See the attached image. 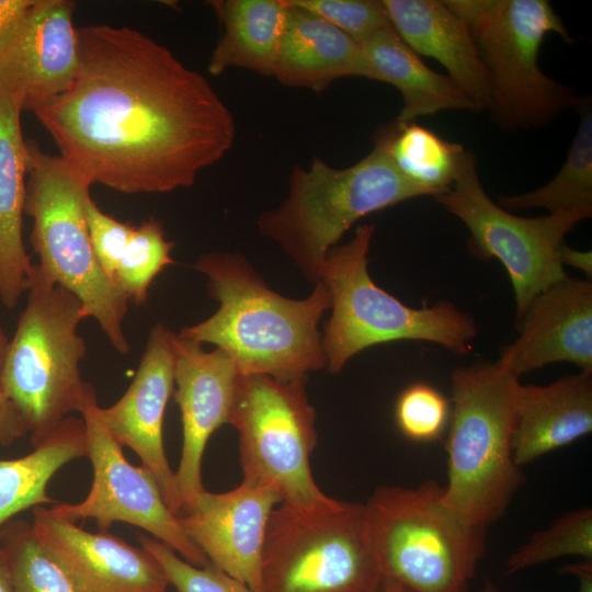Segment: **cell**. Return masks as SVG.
Returning a JSON list of instances; mask_svg holds the SVG:
<instances>
[{"mask_svg": "<svg viewBox=\"0 0 592 592\" xmlns=\"http://www.w3.org/2000/svg\"><path fill=\"white\" fill-rule=\"evenodd\" d=\"M70 87L33 114L90 185L123 194L192 186L236 139L235 117L200 72L128 26L78 29Z\"/></svg>", "mask_w": 592, "mask_h": 592, "instance_id": "6da1fadb", "label": "cell"}, {"mask_svg": "<svg viewBox=\"0 0 592 592\" xmlns=\"http://www.w3.org/2000/svg\"><path fill=\"white\" fill-rule=\"evenodd\" d=\"M194 267L206 276L208 294L219 307L182 328L180 337L225 351L240 375L306 379L327 367L318 326L330 309V294L321 281L306 298L292 299L269 288L240 253L207 252Z\"/></svg>", "mask_w": 592, "mask_h": 592, "instance_id": "7a4b0ae2", "label": "cell"}, {"mask_svg": "<svg viewBox=\"0 0 592 592\" xmlns=\"http://www.w3.org/2000/svg\"><path fill=\"white\" fill-rule=\"evenodd\" d=\"M519 378L497 363L452 374L453 410L443 501L470 525L487 530L524 482L512 451Z\"/></svg>", "mask_w": 592, "mask_h": 592, "instance_id": "3957f363", "label": "cell"}, {"mask_svg": "<svg viewBox=\"0 0 592 592\" xmlns=\"http://www.w3.org/2000/svg\"><path fill=\"white\" fill-rule=\"evenodd\" d=\"M428 195L394 166L383 143L354 164L337 169L319 158L308 168L295 164L288 193L257 221L305 280L315 284L327 253L362 217L400 202Z\"/></svg>", "mask_w": 592, "mask_h": 592, "instance_id": "277c9868", "label": "cell"}, {"mask_svg": "<svg viewBox=\"0 0 592 592\" xmlns=\"http://www.w3.org/2000/svg\"><path fill=\"white\" fill-rule=\"evenodd\" d=\"M26 293L0 377L35 446L70 413H81L94 388L83 382L79 368L87 353L78 332L84 319L79 298L41 275L35 265Z\"/></svg>", "mask_w": 592, "mask_h": 592, "instance_id": "5b68a950", "label": "cell"}, {"mask_svg": "<svg viewBox=\"0 0 592 592\" xmlns=\"http://www.w3.org/2000/svg\"><path fill=\"white\" fill-rule=\"evenodd\" d=\"M467 25L486 68L493 121L505 130L551 123L581 98L546 76L538 54L548 34L571 37L546 0H447Z\"/></svg>", "mask_w": 592, "mask_h": 592, "instance_id": "8992f818", "label": "cell"}, {"mask_svg": "<svg viewBox=\"0 0 592 592\" xmlns=\"http://www.w3.org/2000/svg\"><path fill=\"white\" fill-rule=\"evenodd\" d=\"M373 234L374 225L358 226L349 242L329 250L320 271L330 294L331 316L321 333L328 371L338 374L358 352L390 341H428L456 354L470 352L477 335L470 315L448 301L411 308L373 282L367 269Z\"/></svg>", "mask_w": 592, "mask_h": 592, "instance_id": "52a82bcc", "label": "cell"}, {"mask_svg": "<svg viewBox=\"0 0 592 592\" xmlns=\"http://www.w3.org/2000/svg\"><path fill=\"white\" fill-rule=\"evenodd\" d=\"M443 486H380L365 503L383 580L410 592H468L486 551V530L443 501Z\"/></svg>", "mask_w": 592, "mask_h": 592, "instance_id": "ba28073f", "label": "cell"}, {"mask_svg": "<svg viewBox=\"0 0 592 592\" xmlns=\"http://www.w3.org/2000/svg\"><path fill=\"white\" fill-rule=\"evenodd\" d=\"M91 185L60 157L27 141L24 213L33 219L30 236L39 258L36 271L76 295L84 319L93 318L121 354L130 351L123 331L128 301L102 271L84 219Z\"/></svg>", "mask_w": 592, "mask_h": 592, "instance_id": "9c48e42d", "label": "cell"}, {"mask_svg": "<svg viewBox=\"0 0 592 592\" xmlns=\"http://www.w3.org/2000/svg\"><path fill=\"white\" fill-rule=\"evenodd\" d=\"M383 576L364 503L298 511L281 504L269 519L260 592H382Z\"/></svg>", "mask_w": 592, "mask_h": 592, "instance_id": "30bf717a", "label": "cell"}, {"mask_svg": "<svg viewBox=\"0 0 592 592\" xmlns=\"http://www.w3.org/2000/svg\"><path fill=\"white\" fill-rule=\"evenodd\" d=\"M305 384L306 379L240 375L228 423L239 433L242 482L272 488L291 509L316 511L338 500L318 487L310 469L316 411Z\"/></svg>", "mask_w": 592, "mask_h": 592, "instance_id": "8fae6325", "label": "cell"}, {"mask_svg": "<svg viewBox=\"0 0 592 592\" xmlns=\"http://www.w3.org/2000/svg\"><path fill=\"white\" fill-rule=\"evenodd\" d=\"M469 230L473 251L506 270L520 318L531 301L567 277L559 251L565 236L589 216L578 210L526 218L496 204L482 187L475 157L465 151L454 183L435 196Z\"/></svg>", "mask_w": 592, "mask_h": 592, "instance_id": "7c38bea8", "label": "cell"}, {"mask_svg": "<svg viewBox=\"0 0 592 592\" xmlns=\"http://www.w3.org/2000/svg\"><path fill=\"white\" fill-rule=\"evenodd\" d=\"M93 390L81 411L93 480L79 503H55L57 514L77 522L93 519L100 532L107 533L115 522L140 527L166 544L187 562L206 567L210 562L187 536L179 517L166 503L152 474L143 465H132L119 445L95 414Z\"/></svg>", "mask_w": 592, "mask_h": 592, "instance_id": "4fadbf2b", "label": "cell"}, {"mask_svg": "<svg viewBox=\"0 0 592 592\" xmlns=\"http://www.w3.org/2000/svg\"><path fill=\"white\" fill-rule=\"evenodd\" d=\"M69 0H33L0 37V87L21 111L34 112L65 92L80 61Z\"/></svg>", "mask_w": 592, "mask_h": 592, "instance_id": "5bb4252c", "label": "cell"}, {"mask_svg": "<svg viewBox=\"0 0 592 592\" xmlns=\"http://www.w3.org/2000/svg\"><path fill=\"white\" fill-rule=\"evenodd\" d=\"M172 345L173 395L183 431L181 457L174 471L182 513L205 491L202 482L204 451L212 434L229 422L240 374L232 358L218 348L206 351L202 343L178 333H173Z\"/></svg>", "mask_w": 592, "mask_h": 592, "instance_id": "9a60e30c", "label": "cell"}, {"mask_svg": "<svg viewBox=\"0 0 592 592\" xmlns=\"http://www.w3.org/2000/svg\"><path fill=\"white\" fill-rule=\"evenodd\" d=\"M173 333L162 322L151 328L129 387L112 406L96 405L95 414L119 445L138 455L157 480L166 503L178 515L181 500L163 444L166 407L174 392Z\"/></svg>", "mask_w": 592, "mask_h": 592, "instance_id": "2e32d148", "label": "cell"}, {"mask_svg": "<svg viewBox=\"0 0 592 592\" xmlns=\"http://www.w3.org/2000/svg\"><path fill=\"white\" fill-rule=\"evenodd\" d=\"M33 534L77 592H168V578L143 547L92 533L52 508H33Z\"/></svg>", "mask_w": 592, "mask_h": 592, "instance_id": "e0dca14e", "label": "cell"}, {"mask_svg": "<svg viewBox=\"0 0 592 592\" xmlns=\"http://www.w3.org/2000/svg\"><path fill=\"white\" fill-rule=\"evenodd\" d=\"M281 504L270 487L241 483L227 492L204 491L178 515L187 536L217 569L260 592L261 557L267 522Z\"/></svg>", "mask_w": 592, "mask_h": 592, "instance_id": "ac0fdd59", "label": "cell"}, {"mask_svg": "<svg viewBox=\"0 0 592 592\" xmlns=\"http://www.w3.org/2000/svg\"><path fill=\"white\" fill-rule=\"evenodd\" d=\"M519 337L497 364L521 375L554 362L592 373V283L565 277L539 293L515 319Z\"/></svg>", "mask_w": 592, "mask_h": 592, "instance_id": "d6986e66", "label": "cell"}, {"mask_svg": "<svg viewBox=\"0 0 592 592\" xmlns=\"http://www.w3.org/2000/svg\"><path fill=\"white\" fill-rule=\"evenodd\" d=\"M592 431V373L519 386L512 435L516 466L528 465Z\"/></svg>", "mask_w": 592, "mask_h": 592, "instance_id": "ffe728a7", "label": "cell"}, {"mask_svg": "<svg viewBox=\"0 0 592 592\" xmlns=\"http://www.w3.org/2000/svg\"><path fill=\"white\" fill-rule=\"evenodd\" d=\"M390 23L417 54L435 59L482 110L490 90L486 68L464 21L445 1L383 0Z\"/></svg>", "mask_w": 592, "mask_h": 592, "instance_id": "44dd1931", "label": "cell"}, {"mask_svg": "<svg viewBox=\"0 0 592 592\" xmlns=\"http://www.w3.org/2000/svg\"><path fill=\"white\" fill-rule=\"evenodd\" d=\"M288 5L273 77L316 92L344 77H367L362 47L323 19Z\"/></svg>", "mask_w": 592, "mask_h": 592, "instance_id": "7402d4cb", "label": "cell"}, {"mask_svg": "<svg viewBox=\"0 0 592 592\" xmlns=\"http://www.w3.org/2000/svg\"><path fill=\"white\" fill-rule=\"evenodd\" d=\"M21 113L0 87V301L8 309L27 292L34 265L23 241L27 141Z\"/></svg>", "mask_w": 592, "mask_h": 592, "instance_id": "603a6c76", "label": "cell"}, {"mask_svg": "<svg viewBox=\"0 0 592 592\" xmlns=\"http://www.w3.org/2000/svg\"><path fill=\"white\" fill-rule=\"evenodd\" d=\"M367 79L394 86L402 96L398 122L441 111L479 112L475 102L452 78L428 67L394 30L388 27L361 44Z\"/></svg>", "mask_w": 592, "mask_h": 592, "instance_id": "cb8c5ba5", "label": "cell"}, {"mask_svg": "<svg viewBox=\"0 0 592 592\" xmlns=\"http://www.w3.org/2000/svg\"><path fill=\"white\" fill-rule=\"evenodd\" d=\"M208 4L223 29L208 59V72L218 76L241 68L273 77L288 15L285 0H214Z\"/></svg>", "mask_w": 592, "mask_h": 592, "instance_id": "d4e9b609", "label": "cell"}, {"mask_svg": "<svg viewBox=\"0 0 592 592\" xmlns=\"http://www.w3.org/2000/svg\"><path fill=\"white\" fill-rule=\"evenodd\" d=\"M87 455L84 421L69 415L31 453L0 459V537L4 525L19 513L57 503L47 493L49 481L61 467Z\"/></svg>", "mask_w": 592, "mask_h": 592, "instance_id": "484cf974", "label": "cell"}, {"mask_svg": "<svg viewBox=\"0 0 592 592\" xmlns=\"http://www.w3.org/2000/svg\"><path fill=\"white\" fill-rule=\"evenodd\" d=\"M375 138L383 143L399 173L434 197L454 183L466 151L460 144L444 140L414 122L396 119Z\"/></svg>", "mask_w": 592, "mask_h": 592, "instance_id": "4316f807", "label": "cell"}, {"mask_svg": "<svg viewBox=\"0 0 592 592\" xmlns=\"http://www.w3.org/2000/svg\"><path fill=\"white\" fill-rule=\"evenodd\" d=\"M506 210L543 208L549 213L578 210L592 215V114L582 115L567 159L546 185L519 195L501 196Z\"/></svg>", "mask_w": 592, "mask_h": 592, "instance_id": "83f0119b", "label": "cell"}, {"mask_svg": "<svg viewBox=\"0 0 592 592\" xmlns=\"http://www.w3.org/2000/svg\"><path fill=\"white\" fill-rule=\"evenodd\" d=\"M0 544L15 592H77L68 576L37 542L29 522L9 521Z\"/></svg>", "mask_w": 592, "mask_h": 592, "instance_id": "f1b7e54d", "label": "cell"}, {"mask_svg": "<svg viewBox=\"0 0 592 592\" xmlns=\"http://www.w3.org/2000/svg\"><path fill=\"white\" fill-rule=\"evenodd\" d=\"M563 556L592 560V509L562 514L545 530L532 534L505 562L504 574L537 566Z\"/></svg>", "mask_w": 592, "mask_h": 592, "instance_id": "f546056e", "label": "cell"}, {"mask_svg": "<svg viewBox=\"0 0 592 592\" xmlns=\"http://www.w3.org/2000/svg\"><path fill=\"white\" fill-rule=\"evenodd\" d=\"M173 247L160 221L150 218L134 227L115 275V283L128 303L147 301L152 281L173 263Z\"/></svg>", "mask_w": 592, "mask_h": 592, "instance_id": "4dcf8cb0", "label": "cell"}, {"mask_svg": "<svg viewBox=\"0 0 592 592\" xmlns=\"http://www.w3.org/2000/svg\"><path fill=\"white\" fill-rule=\"evenodd\" d=\"M332 24L360 45L391 27L383 0H287Z\"/></svg>", "mask_w": 592, "mask_h": 592, "instance_id": "1f68e13d", "label": "cell"}, {"mask_svg": "<svg viewBox=\"0 0 592 592\" xmlns=\"http://www.w3.org/2000/svg\"><path fill=\"white\" fill-rule=\"evenodd\" d=\"M138 540L159 562L177 592H252L247 584L212 563L206 567L194 566L166 544L145 534L139 535Z\"/></svg>", "mask_w": 592, "mask_h": 592, "instance_id": "d6a6232c", "label": "cell"}, {"mask_svg": "<svg viewBox=\"0 0 592 592\" xmlns=\"http://www.w3.org/2000/svg\"><path fill=\"white\" fill-rule=\"evenodd\" d=\"M449 418V403L433 386L417 383L406 388L396 403V422L401 433L418 442L439 439Z\"/></svg>", "mask_w": 592, "mask_h": 592, "instance_id": "836d02e7", "label": "cell"}, {"mask_svg": "<svg viewBox=\"0 0 592 592\" xmlns=\"http://www.w3.org/2000/svg\"><path fill=\"white\" fill-rule=\"evenodd\" d=\"M84 219L95 258L105 276L117 287L116 270L135 226L104 213L91 196L84 203Z\"/></svg>", "mask_w": 592, "mask_h": 592, "instance_id": "e575fe53", "label": "cell"}, {"mask_svg": "<svg viewBox=\"0 0 592 592\" xmlns=\"http://www.w3.org/2000/svg\"><path fill=\"white\" fill-rule=\"evenodd\" d=\"M8 337L0 326V375ZM29 434L26 424L13 402L5 395L0 377V445L10 446Z\"/></svg>", "mask_w": 592, "mask_h": 592, "instance_id": "d590c367", "label": "cell"}, {"mask_svg": "<svg viewBox=\"0 0 592 592\" xmlns=\"http://www.w3.org/2000/svg\"><path fill=\"white\" fill-rule=\"evenodd\" d=\"M32 3L33 0H0V37L18 22Z\"/></svg>", "mask_w": 592, "mask_h": 592, "instance_id": "8d00e7d4", "label": "cell"}, {"mask_svg": "<svg viewBox=\"0 0 592 592\" xmlns=\"http://www.w3.org/2000/svg\"><path fill=\"white\" fill-rule=\"evenodd\" d=\"M559 258L562 265H570L580 270L587 277L592 276V252L590 250L581 251L568 247L563 243L559 251Z\"/></svg>", "mask_w": 592, "mask_h": 592, "instance_id": "74e56055", "label": "cell"}, {"mask_svg": "<svg viewBox=\"0 0 592 592\" xmlns=\"http://www.w3.org/2000/svg\"><path fill=\"white\" fill-rule=\"evenodd\" d=\"M559 573H569L577 578L578 592H592V560L582 559L558 569Z\"/></svg>", "mask_w": 592, "mask_h": 592, "instance_id": "f35d334b", "label": "cell"}, {"mask_svg": "<svg viewBox=\"0 0 592 592\" xmlns=\"http://www.w3.org/2000/svg\"><path fill=\"white\" fill-rule=\"evenodd\" d=\"M0 592H15L5 553L0 544Z\"/></svg>", "mask_w": 592, "mask_h": 592, "instance_id": "ab89813d", "label": "cell"}, {"mask_svg": "<svg viewBox=\"0 0 592 592\" xmlns=\"http://www.w3.org/2000/svg\"><path fill=\"white\" fill-rule=\"evenodd\" d=\"M382 592H410V591L396 581L383 580Z\"/></svg>", "mask_w": 592, "mask_h": 592, "instance_id": "60d3db41", "label": "cell"}, {"mask_svg": "<svg viewBox=\"0 0 592 592\" xmlns=\"http://www.w3.org/2000/svg\"><path fill=\"white\" fill-rule=\"evenodd\" d=\"M478 592H499V591L492 581L486 580L483 587Z\"/></svg>", "mask_w": 592, "mask_h": 592, "instance_id": "b9f144b4", "label": "cell"}]
</instances>
